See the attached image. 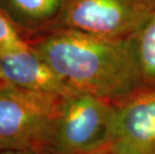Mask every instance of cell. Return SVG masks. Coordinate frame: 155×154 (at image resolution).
<instances>
[{
  "label": "cell",
  "instance_id": "6da1fadb",
  "mask_svg": "<svg viewBox=\"0 0 155 154\" xmlns=\"http://www.w3.org/2000/svg\"><path fill=\"white\" fill-rule=\"evenodd\" d=\"M29 44L75 92L116 103L142 89L134 36L107 38L55 28Z\"/></svg>",
  "mask_w": 155,
  "mask_h": 154
},
{
  "label": "cell",
  "instance_id": "7a4b0ae2",
  "mask_svg": "<svg viewBox=\"0 0 155 154\" xmlns=\"http://www.w3.org/2000/svg\"><path fill=\"white\" fill-rule=\"evenodd\" d=\"M64 97L3 84L0 87V151L54 153Z\"/></svg>",
  "mask_w": 155,
  "mask_h": 154
},
{
  "label": "cell",
  "instance_id": "3957f363",
  "mask_svg": "<svg viewBox=\"0 0 155 154\" xmlns=\"http://www.w3.org/2000/svg\"><path fill=\"white\" fill-rule=\"evenodd\" d=\"M155 0H63L48 29L68 28L107 38H129L140 30Z\"/></svg>",
  "mask_w": 155,
  "mask_h": 154
},
{
  "label": "cell",
  "instance_id": "277c9868",
  "mask_svg": "<svg viewBox=\"0 0 155 154\" xmlns=\"http://www.w3.org/2000/svg\"><path fill=\"white\" fill-rule=\"evenodd\" d=\"M113 103L85 92L65 96L54 140V154H85L109 149Z\"/></svg>",
  "mask_w": 155,
  "mask_h": 154
},
{
  "label": "cell",
  "instance_id": "5b68a950",
  "mask_svg": "<svg viewBox=\"0 0 155 154\" xmlns=\"http://www.w3.org/2000/svg\"><path fill=\"white\" fill-rule=\"evenodd\" d=\"M114 154H155V89H141L113 103Z\"/></svg>",
  "mask_w": 155,
  "mask_h": 154
},
{
  "label": "cell",
  "instance_id": "8992f818",
  "mask_svg": "<svg viewBox=\"0 0 155 154\" xmlns=\"http://www.w3.org/2000/svg\"><path fill=\"white\" fill-rule=\"evenodd\" d=\"M0 78L24 89L68 96L75 92L31 46L0 53Z\"/></svg>",
  "mask_w": 155,
  "mask_h": 154
},
{
  "label": "cell",
  "instance_id": "52a82bcc",
  "mask_svg": "<svg viewBox=\"0 0 155 154\" xmlns=\"http://www.w3.org/2000/svg\"><path fill=\"white\" fill-rule=\"evenodd\" d=\"M63 0H0V11L22 33L47 31L57 18Z\"/></svg>",
  "mask_w": 155,
  "mask_h": 154
},
{
  "label": "cell",
  "instance_id": "ba28073f",
  "mask_svg": "<svg viewBox=\"0 0 155 154\" xmlns=\"http://www.w3.org/2000/svg\"><path fill=\"white\" fill-rule=\"evenodd\" d=\"M134 40L142 89H155V7Z\"/></svg>",
  "mask_w": 155,
  "mask_h": 154
},
{
  "label": "cell",
  "instance_id": "9c48e42d",
  "mask_svg": "<svg viewBox=\"0 0 155 154\" xmlns=\"http://www.w3.org/2000/svg\"><path fill=\"white\" fill-rule=\"evenodd\" d=\"M30 47L17 27L0 11V53Z\"/></svg>",
  "mask_w": 155,
  "mask_h": 154
},
{
  "label": "cell",
  "instance_id": "30bf717a",
  "mask_svg": "<svg viewBox=\"0 0 155 154\" xmlns=\"http://www.w3.org/2000/svg\"><path fill=\"white\" fill-rule=\"evenodd\" d=\"M0 154H40L33 151H28V150H1ZM54 154V153H50Z\"/></svg>",
  "mask_w": 155,
  "mask_h": 154
},
{
  "label": "cell",
  "instance_id": "8fae6325",
  "mask_svg": "<svg viewBox=\"0 0 155 154\" xmlns=\"http://www.w3.org/2000/svg\"><path fill=\"white\" fill-rule=\"evenodd\" d=\"M85 154H114L110 149H105V150H100V151L96 152H91V153H85Z\"/></svg>",
  "mask_w": 155,
  "mask_h": 154
},
{
  "label": "cell",
  "instance_id": "7c38bea8",
  "mask_svg": "<svg viewBox=\"0 0 155 154\" xmlns=\"http://www.w3.org/2000/svg\"><path fill=\"white\" fill-rule=\"evenodd\" d=\"M4 83H5V82H4V81H3V80L1 79V78H0V87H1V86H2V85H3V84H4Z\"/></svg>",
  "mask_w": 155,
  "mask_h": 154
}]
</instances>
